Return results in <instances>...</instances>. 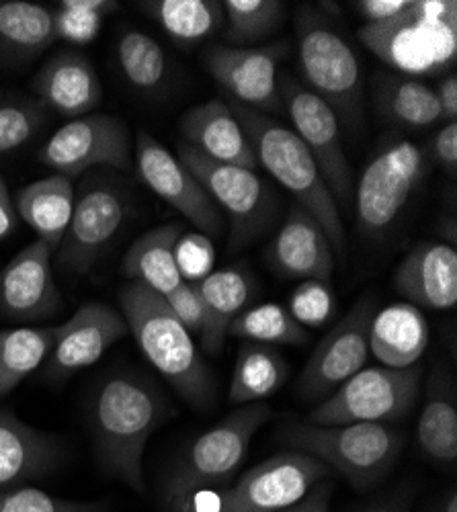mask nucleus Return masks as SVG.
<instances>
[{
    "label": "nucleus",
    "instance_id": "aec40b11",
    "mask_svg": "<svg viewBox=\"0 0 457 512\" xmlns=\"http://www.w3.org/2000/svg\"><path fill=\"white\" fill-rule=\"evenodd\" d=\"M267 263L285 279L330 283L335 254L312 213L294 203L267 248Z\"/></svg>",
    "mask_w": 457,
    "mask_h": 512
},
{
    "label": "nucleus",
    "instance_id": "ea45409f",
    "mask_svg": "<svg viewBox=\"0 0 457 512\" xmlns=\"http://www.w3.org/2000/svg\"><path fill=\"white\" fill-rule=\"evenodd\" d=\"M0 512H109V508L103 502L66 500L37 488H13L0 494Z\"/></svg>",
    "mask_w": 457,
    "mask_h": 512
},
{
    "label": "nucleus",
    "instance_id": "dca6fc26",
    "mask_svg": "<svg viewBox=\"0 0 457 512\" xmlns=\"http://www.w3.org/2000/svg\"><path fill=\"white\" fill-rule=\"evenodd\" d=\"M134 168L148 189L177 209L185 220L205 234V238L222 234L224 218L218 203L175 154L146 132H138Z\"/></svg>",
    "mask_w": 457,
    "mask_h": 512
},
{
    "label": "nucleus",
    "instance_id": "4c0bfd02",
    "mask_svg": "<svg viewBox=\"0 0 457 512\" xmlns=\"http://www.w3.org/2000/svg\"><path fill=\"white\" fill-rule=\"evenodd\" d=\"M50 109L41 101H0V156L27 146L48 123Z\"/></svg>",
    "mask_w": 457,
    "mask_h": 512
},
{
    "label": "nucleus",
    "instance_id": "a18cd8bd",
    "mask_svg": "<svg viewBox=\"0 0 457 512\" xmlns=\"http://www.w3.org/2000/svg\"><path fill=\"white\" fill-rule=\"evenodd\" d=\"M412 5V0H363L357 3V11L367 23H386L402 17Z\"/></svg>",
    "mask_w": 457,
    "mask_h": 512
},
{
    "label": "nucleus",
    "instance_id": "412c9836",
    "mask_svg": "<svg viewBox=\"0 0 457 512\" xmlns=\"http://www.w3.org/2000/svg\"><path fill=\"white\" fill-rule=\"evenodd\" d=\"M181 140L220 164L259 170L257 152L226 101H205L179 119Z\"/></svg>",
    "mask_w": 457,
    "mask_h": 512
},
{
    "label": "nucleus",
    "instance_id": "a878e982",
    "mask_svg": "<svg viewBox=\"0 0 457 512\" xmlns=\"http://www.w3.org/2000/svg\"><path fill=\"white\" fill-rule=\"evenodd\" d=\"M429 345V326L419 308L394 304L376 312L369 328V351L386 367L417 365Z\"/></svg>",
    "mask_w": 457,
    "mask_h": 512
},
{
    "label": "nucleus",
    "instance_id": "3c124183",
    "mask_svg": "<svg viewBox=\"0 0 457 512\" xmlns=\"http://www.w3.org/2000/svg\"><path fill=\"white\" fill-rule=\"evenodd\" d=\"M437 512H457V492L455 488H451L439 502Z\"/></svg>",
    "mask_w": 457,
    "mask_h": 512
},
{
    "label": "nucleus",
    "instance_id": "9b49d317",
    "mask_svg": "<svg viewBox=\"0 0 457 512\" xmlns=\"http://www.w3.org/2000/svg\"><path fill=\"white\" fill-rule=\"evenodd\" d=\"M427 164L429 152L410 140H390L373 154L353 195L357 228L365 238L380 240L396 226Z\"/></svg>",
    "mask_w": 457,
    "mask_h": 512
},
{
    "label": "nucleus",
    "instance_id": "2f4dec72",
    "mask_svg": "<svg viewBox=\"0 0 457 512\" xmlns=\"http://www.w3.org/2000/svg\"><path fill=\"white\" fill-rule=\"evenodd\" d=\"M287 373L289 367L277 349L244 340L230 383V400L234 404L261 402L283 386Z\"/></svg>",
    "mask_w": 457,
    "mask_h": 512
},
{
    "label": "nucleus",
    "instance_id": "ddd939ff",
    "mask_svg": "<svg viewBox=\"0 0 457 512\" xmlns=\"http://www.w3.org/2000/svg\"><path fill=\"white\" fill-rule=\"evenodd\" d=\"M279 95L283 111H287L296 134L310 150L339 211L353 209V170L341 142V123L337 115L289 72H279Z\"/></svg>",
    "mask_w": 457,
    "mask_h": 512
},
{
    "label": "nucleus",
    "instance_id": "4468645a",
    "mask_svg": "<svg viewBox=\"0 0 457 512\" xmlns=\"http://www.w3.org/2000/svg\"><path fill=\"white\" fill-rule=\"evenodd\" d=\"M39 160L54 175L76 179L91 170L109 168L115 173H132V138L128 125L119 117L89 113L70 119L39 150Z\"/></svg>",
    "mask_w": 457,
    "mask_h": 512
},
{
    "label": "nucleus",
    "instance_id": "58836bf2",
    "mask_svg": "<svg viewBox=\"0 0 457 512\" xmlns=\"http://www.w3.org/2000/svg\"><path fill=\"white\" fill-rule=\"evenodd\" d=\"M119 5L109 0H64L56 11V35L70 44H91L97 37L103 17Z\"/></svg>",
    "mask_w": 457,
    "mask_h": 512
},
{
    "label": "nucleus",
    "instance_id": "c9c22d12",
    "mask_svg": "<svg viewBox=\"0 0 457 512\" xmlns=\"http://www.w3.org/2000/svg\"><path fill=\"white\" fill-rule=\"evenodd\" d=\"M115 58L121 74L140 91H156L169 72L166 54L156 39L142 31H123L117 39Z\"/></svg>",
    "mask_w": 457,
    "mask_h": 512
},
{
    "label": "nucleus",
    "instance_id": "9d476101",
    "mask_svg": "<svg viewBox=\"0 0 457 512\" xmlns=\"http://www.w3.org/2000/svg\"><path fill=\"white\" fill-rule=\"evenodd\" d=\"M179 162L210 193L230 218V250L240 252L265 236L279 213L275 191L255 170L220 164L205 158L183 140L177 142Z\"/></svg>",
    "mask_w": 457,
    "mask_h": 512
},
{
    "label": "nucleus",
    "instance_id": "7c9ffc66",
    "mask_svg": "<svg viewBox=\"0 0 457 512\" xmlns=\"http://www.w3.org/2000/svg\"><path fill=\"white\" fill-rule=\"evenodd\" d=\"M56 39L54 11L25 0L0 3V52L5 56L33 60L44 54Z\"/></svg>",
    "mask_w": 457,
    "mask_h": 512
},
{
    "label": "nucleus",
    "instance_id": "6e6552de",
    "mask_svg": "<svg viewBox=\"0 0 457 512\" xmlns=\"http://www.w3.org/2000/svg\"><path fill=\"white\" fill-rule=\"evenodd\" d=\"M335 478V472L302 451H281L255 465L226 490H205L171 512H279L298 502L316 482Z\"/></svg>",
    "mask_w": 457,
    "mask_h": 512
},
{
    "label": "nucleus",
    "instance_id": "cd10ccee",
    "mask_svg": "<svg viewBox=\"0 0 457 512\" xmlns=\"http://www.w3.org/2000/svg\"><path fill=\"white\" fill-rule=\"evenodd\" d=\"M181 236V224H164L142 234L123 256V275L162 297L169 295L183 283L175 256Z\"/></svg>",
    "mask_w": 457,
    "mask_h": 512
},
{
    "label": "nucleus",
    "instance_id": "79ce46f5",
    "mask_svg": "<svg viewBox=\"0 0 457 512\" xmlns=\"http://www.w3.org/2000/svg\"><path fill=\"white\" fill-rule=\"evenodd\" d=\"M175 256H177V267L181 271L183 281L187 277L189 283H195L212 273L214 246L210 238L197 236V234L181 236L177 242Z\"/></svg>",
    "mask_w": 457,
    "mask_h": 512
},
{
    "label": "nucleus",
    "instance_id": "e433bc0d",
    "mask_svg": "<svg viewBox=\"0 0 457 512\" xmlns=\"http://www.w3.org/2000/svg\"><path fill=\"white\" fill-rule=\"evenodd\" d=\"M228 334L261 345H304L308 330L283 306L261 304L244 310L228 328Z\"/></svg>",
    "mask_w": 457,
    "mask_h": 512
},
{
    "label": "nucleus",
    "instance_id": "6ab92c4d",
    "mask_svg": "<svg viewBox=\"0 0 457 512\" xmlns=\"http://www.w3.org/2000/svg\"><path fill=\"white\" fill-rule=\"evenodd\" d=\"M52 256L54 250L37 238L0 271V318L31 324L60 312L62 295L54 279Z\"/></svg>",
    "mask_w": 457,
    "mask_h": 512
},
{
    "label": "nucleus",
    "instance_id": "37998d69",
    "mask_svg": "<svg viewBox=\"0 0 457 512\" xmlns=\"http://www.w3.org/2000/svg\"><path fill=\"white\" fill-rule=\"evenodd\" d=\"M166 306L177 316V320L193 334L201 332L203 326V302L193 283L183 281L169 295H164Z\"/></svg>",
    "mask_w": 457,
    "mask_h": 512
},
{
    "label": "nucleus",
    "instance_id": "0eeeda50",
    "mask_svg": "<svg viewBox=\"0 0 457 512\" xmlns=\"http://www.w3.org/2000/svg\"><path fill=\"white\" fill-rule=\"evenodd\" d=\"M269 418V404H244L214 429L197 437L162 482L166 506H179L197 492L216 490L226 484L242 465L253 437Z\"/></svg>",
    "mask_w": 457,
    "mask_h": 512
},
{
    "label": "nucleus",
    "instance_id": "423d86ee",
    "mask_svg": "<svg viewBox=\"0 0 457 512\" xmlns=\"http://www.w3.org/2000/svg\"><path fill=\"white\" fill-rule=\"evenodd\" d=\"M132 211V189L115 170H91L74 187V209L58 246L56 265L66 275H87L111 248Z\"/></svg>",
    "mask_w": 457,
    "mask_h": 512
},
{
    "label": "nucleus",
    "instance_id": "f03ea898",
    "mask_svg": "<svg viewBox=\"0 0 457 512\" xmlns=\"http://www.w3.org/2000/svg\"><path fill=\"white\" fill-rule=\"evenodd\" d=\"M121 316L138 347L166 383L191 406L210 408L218 396L212 369L195 347L191 332L166 306L164 297L130 281L119 291Z\"/></svg>",
    "mask_w": 457,
    "mask_h": 512
},
{
    "label": "nucleus",
    "instance_id": "b1692460",
    "mask_svg": "<svg viewBox=\"0 0 457 512\" xmlns=\"http://www.w3.org/2000/svg\"><path fill=\"white\" fill-rule=\"evenodd\" d=\"M66 459L68 451L60 439L0 410V490L48 476Z\"/></svg>",
    "mask_w": 457,
    "mask_h": 512
},
{
    "label": "nucleus",
    "instance_id": "bb28decb",
    "mask_svg": "<svg viewBox=\"0 0 457 512\" xmlns=\"http://www.w3.org/2000/svg\"><path fill=\"white\" fill-rule=\"evenodd\" d=\"M13 203L17 216L56 252L74 209L72 179L50 175L29 183L15 195Z\"/></svg>",
    "mask_w": 457,
    "mask_h": 512
},
{
    "label": "nucleus",
    "instance_id": "49530a36",
    "mask_svg": "<svg viewBox=\"0 0 457 512\" xmlns=\"http://www.w3.org/2000/svg\"><path fill=\"white\" fill-rule=\"evenodd\" d=\"M335 480L326 478L316 482L298 502L285 506L279 512H330V496H332V484Z\"/></svg>",
    "mask_w": 457,
    "mask_h": 512
},
{
    "label": "nucleus",
    "instance_id": "c03bdc74",
    "mask_svg": "<svg viewBox=\"0 0 457 512\" xmlns=\"http://www.w3.org/2000/svg\"><path fill=\"white\" fill-rule=\"evenodd\" d=\"M427 152L441 166H445L449 173H455L457 170V121H447L441 127Z\"/></svg>",
    "mask_w": 457,
    "mask_h": 512
},
{
    "label": "nucleus",
    "instance_id": "7ed1b4c3",
    "mask_svg": "<svg viewBox=\"0 0 457 512\" xmlns=\"http://www.w3.org/2000/svg\"><path fill=\"white\" fill-rule=\"evenodd\" d=\"M228 105L244 127L248 140H251L259 164L283 189L296 197L298 205L312 213L328 236L332 254H345L347 234L341 211L300 136L271 115L248 109L234 101Z\"/></svg>",
    "mask_w": 457,
    "mask_h": 512
},
{
    "label": "nucleus",
    "instance_id": "c85d7f7f",
    "mask_svg": "<svg viewBox=\"0 0 457 512\" xmlns=\"http://www.w3.org/2000/svg\"><path fill=\"white\" fill-rule=\"evenodd\" d=\"M421 451L433 463L453 469L457 463V400L451 377L437 367L429 379L427 400L417 424Z\"/></svg>",
    "mask_w": 457,
    "mask_h": 512
},
{
    "label": "nucleus",
    "instance_id": "72a5a7b5",
    "mask_svg": "<svg viewBox=\"0 0 457 512\" xmlns=\"http://www.w3.org/2000/svg\"><path fill=\"white\" fill-rule=\"evenodd\" d=\"M142 7L179 44H197L226 23L224 7L218 0H150Z\"/></svg>",
    "mask_w": 457,
    "mask_h": 512
},
{
    "label": "nucleus",
    "instance_id": "c756f323",
    "mask_svg": "<svg viewBox=\"0 0 457 512\" xmlns=\"http://www.w3.org/2000/svg\"><path fill=\"white\" fill-rule=\"evenodd\" d=\"M373 101L384 121L408 130H423L443 121L435 91L429 84L404 76L384 74L376 80Z\"/></svg>",
    "mask_w": 457,
    "mask_h": 512
},
{
    "label": "nucleus",
    "instance_id": "20e7f679",
    "mask_svg": "<svg viewBox=\"0 0 457 512\" xmlns=\"http://www.w3.org/2000/svg\"><path fill=\"white\" fill-rule=\"evenodd\" d=\"M279 441L287 449L314 455L332 472L347 478L355 490H369L382 482L404 447L400 431L376 422L339 426L287 422L279 429Z\"/></svg>",
    "mask_w": 457,
    "mask_h": 512
},
{
    "label": "nucleus",
    "instance_id": "393cba45",
    "mask_svg": "<svg viewBox=\"0 0 457 512\" xmlns=\"http://www.w3.org/2000/svg\"><path fill=\"white\" fill-rule=\"evenodd\" d=\"M203 302V326L199 332L201 349L210 355H220L228 328L238 318L248 300H251L253 283L240 269L212 271L193 283Z\"/></svg>",
    "mask_w": 457,
    "mask_h": 512
},
{
    "label": "nucleus",
    "instance_id": "473e14b6",
    "mask_svg": "<svg viewBox=\"0 0 457 512\" xmlns=\"http://www.w3.org/2000/svg\"><path fill=\"white\" fill-rule=\"evenodd\" d=\"M56 338V326H21L0 330V398L46 363Z\"/></svg>",
    "mask_w": 457,
    "mask_h": 512
},
{
    "label": "nucleus",
    "instance_id": "f3484780",
    "mask_svg": "<svg viewBox=\"0 0 457 512\" xmlns=\"http://www.w3.org/2000/svg\"><path fill=\"white\" fill-rule=\"evenodd\" d=\"M285 41L257 48H228L212 44L205 50V66L220 87L248 109L281 113L279 62L287 54Z\"/></svg>",
    "mask_w": 457,
    "mask_h": 512
},
{
    "label": "nucleus",
    "instance_id": "09e8293b",
    "mask_svg": "<svg viewBox=\"0 0 457 512\" xmlns=\"http://www.w3.org/2000/svg\"><path fill=\"white\" fill-rule=\"evenodd\" d=\"M433 91H435L437 103L441 107L443 119L455 121V117H457V76L453 72L447 74Z\"/></svg>",
    "mask_w": 457,
    "mask_h": 512
},
{
    "label": "nucleus",
    "instance_id": "f257e3e1",
    "mask_svg": "<svg viewBox=\"0 0 457 512\" xmlns=\"http://www.w3.org/2000/svg\"><path fill=\"white\" fill-rule=\"evenodd\" d=\"M171 412L169 400L152 379L132 371L107 375L91 404L95 449L105 472L142 494L146 443Z\"/></svg>",
    "mask_w": 457,
    "mask_h": 512
},
{
    "label": "nucleus",
    "instance_id": "f704fd0d",
    "mask_svg": "<svg viewBox=\"0 0 457 512\" xmlns=\"http://www.w3.org/2000/svg\"><path fill=\"white\" fill-rule=\"evenodd\" d=\"M222 7L228 48H257L285 19V3L279 0H226Z\"/></svg>",
    "mask_w": 457,
    "mask_h": 512
},
{
    "label": "nucleus",
    "instance_id": "4be33fe9",
    "mask_svg": "<svg viewBox=\"0 0 457 512\" xmlns=\"http://www.w3.org/2000/svg\"><path fill=\"white\" fill-rule=\"evenodd\" d=\"M394 285L414 308L449 310L457 304V252L453 246H414L394 273Z\"/></svg>",
    "mask_w": 457,
    "mask_h": 512
},
{
    "label": "nucleus",
    "instance_id": "1a4fd4ad",
    "mask_svg": "<svg viewBox=\"0 0 457 512\" xmlns=\"http://www.w3.org/2000/svg\"><path fill=\"white\" fill-rule=\"evenodd\" d=\"M455 3H414L402 17L367 23L359 29L363 44L404 74L443 68L455 56Z\"/></svg>",
    "mask_w": 457,
    "mask_h": 512
},
{
    "label": "nucleus",
    "instance_id": "8fccbe9b",
    "mask_svg": "<svg viewBox=\"0 0 457 512\" xmlns=\"http://www.w3.org/2000/svg\"><path fill=\"white\" fill-rule=\"evenodd\" d=\"M351 512H408V508L400 500H384V502H371V504L359 506Z\"/></svg>",
    "mask_w": 457,
    "mask_h": 512
},
{
    "label": "nucleus",
    "instance_id": "5701e85b",
    "mask_svg": "<svg viewBox=\"0 0 457 512\" xmlns=\"http://www.w3.org/2000/svg\"><path fill=\"white\" fill-rule=\"evenodd\" d=\"M31 89L48 109L62 117L89 115L103 101V87L91 60L78 52H60L41 66Z\"/></svg>",
    "mask_w": 457,
    "mask_h": 512
},
{
    "label": "nucleus",
    "instance_id": "2eb2a0df",
    "mask_svg": "<svg viewBox=\"0 0 457 512\" xmlns=\"http://www.w3.org/2000/svg\"><path fill=\"white\" fill-rule=\"evenodd\" d=\"M376 312V300L361 297L349 314L320 340L298 379L296 394L302 402H324L365 367L369 328Z\"/></svg>",
    "mask_w": 457,
    "mask_h": 512
},
{
    "label": "nucleus",
    "instance_id": "a19ab883",
    "mask_svg": "<svg viewBox=\"0 0 457 512\" xmlns=\"http://www.w3.org/2000/svg\"><path fill=\"white\" fill-rule=\"evenodd\" d=\"M335 312V297L328 283L306 281L292 295V314L300 324L322 326Z\"/></svg>",
    "mask_w": 457,
    "mask_h": 512
},
{
    "label": "nucleus",
    "instance_id": "de8ad7c7",
    "mask_svg": "<svg viewBox=\"0 0 457 512\" xmlns=\"http://www.w3.org/2000/svg\"><path fill=\"white\" fill-rule=\"evenodd\" d=\"M19 226V216L17 209L9 191L7 181L0 177V240L9 238Z\"/></svg>",
    "mask_w": 457,
    "mask_h": 512
},
{
    "label": "nucleus",
    "instance_id": "39448f33",
    "mask_svg": "<svg viewBox=\"0 0 457 512\" xmlns=\"http://www.w3.org/2000/svg\"><path fill=\"white\" fill-rule=\"evenodd\" d=\"M298 64L306 87L320 97L349 132L363 123V74L353 48L312 5L296 11Z\"/></svg>",
    "mask_w": 457,
    "mask_h": 512
},
{
    "label": "nucleus",
    "instance_id": "a211bd4d",
    "mask_svg": "<svg viewBox=\"0 0 457 512\" xmlns=\"http://www.w3.org/2000/svg\"><path fill=\"white\" fill-rule=\"evenodd\" d=\"M128 332L126 320L111 306L101 302L82 304L68 322L56 326L54 347L44 367L46 379L62 383L95 365Z\"/></svg>",
    "mask_w": 457,
    "mask_h": 512
},
{
    "label": "nucleus",
    "instance_id": "f8f14e48",
    "mask_svg": "<svg viewBox=\"0 0 457 512\" xmlns=\"http://www.w3.org/2000/svg\"><path fill=\"white\" fill-rule=\"evenodd\" d=\"M423 369L419 365L363 367L343 386L316 404L310 412L312 424L339 426L353 422H396L408 416L417 404Z\"/></svg>",
    "mask_w": 457,
    "mask_h": 512
}]
</instances>
